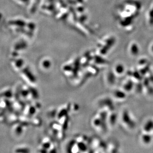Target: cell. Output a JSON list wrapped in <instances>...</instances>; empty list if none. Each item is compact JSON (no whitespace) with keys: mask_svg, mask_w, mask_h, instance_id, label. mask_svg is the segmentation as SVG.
Returning <instances> with one entry per match:
<instances>
[{"mask_svg":"<svg viewBox=\"0 0 153 153\" xmlns=\"http://www.w3.org/2000/svg\"><path fill=\"white\" fill-rule=\"evenodd\" d=\"M25 126L22 124H16L13 127L12 133L16 137H20L25 132Z\"/></svg>","mask_w":153,"mask_h":153,"instance_id":"1","label":"cell"},{"mask_svg":"<svg viewBox=\"0 0 153 153\" xmlns=\"http://www.w3.org/2000/svg\"><path fill=\"white\" fill-rule=\"evenodd\" d=\"M40 67L43 71H48L52 67V62L49 59H44L40 62Z\"/></svg>","mask_w":153,"mask_h":153,"instance_id":"2","label":"cell"},{"mask_svg":"<svg viewBox=\"0 0 153 153\" xmlns=\"http://www.w3.org/2000/svg\"><path fill=\"white\" fill-rule=\"evenodd\" d=\"M124 71V67L121 64H118L115 67V72L117 74H122Z\"/></svg>","mask_w":153,"mask_h":153,"instance_id":"3","label":"cell"},{"mask_svg":"<svg viewBox=\"0 0 153 153\" xmlns=\"http://www.w3.org/2000/svg\"><path fill=\"white\" fill-rule=\"evenodd\" d=\"M30 152L29 149L27 147L25 146H19L18 147H16L15 150V152L19 153V152Z\"/></svg>","mask_w":153,"mask_h":153,"instance_id":"4","label":"cell"}]
</instances>
